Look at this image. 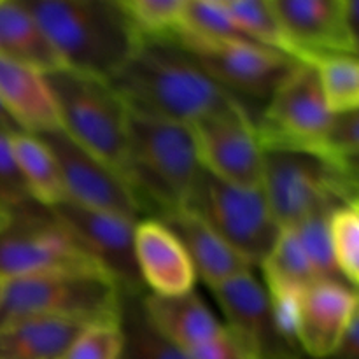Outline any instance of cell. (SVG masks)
<instances>
[{"label": "cell", "instance_id": "d590c367", "mask_svg": "<svg viewBox=\"0 0 359 359\" xmlns=\"http://www.w3.org/2000/svg\"><path fill=\"white\" fill-rule=\"evenodd\" d=\"M9 221H11V212L0 205V230H4V228L7 226V224H9Z\"/></svg>", "mask_w": 359, "mask_h": 359}, {"label": "cell", "instance_id": "9a60e30c", "mask_svg": "<svg viewBox=\"0 0 359 359\" xmlns=\"http://www.w3.org/2000/svg\"><path fill=\"white\" fill-rule=\"evenodd\" d=\"M226 328L255 359H298L302 351L280 335L265 286L248 272L210 287Z\"/></svg>", "mask_w": 359, "mask_h": 359}, {"label": "cell", "instance_id": "d6986e66", "mask_svg": "<svg viewBox=\"0 0 359 359\" xmlns=\"http://www.w3.org/2000/svg\"><path fill=\"white\" fill-rule=\"evenodd\" d=\"M0 102L16 125L30 135L62 130L44 74L0 56Z\"/></svg>", "mask_w": 359, "mask_h": 359}, {"label": "cell", "instance_id": "e575fe53", "mask_svg": "<svg viewBox=\"0 0 359 359\" xmlns=\"http://www.w3.org/2000/svg\"><path fill=\"white\" fill-rule=\"evenodd\" d=\"M0 133L9 137L16 135V133H25L23 130L16 125V121L11 118V114L7 112V109L4 107L2 102H0Z\"/></svg>", "mask_w": 359, "mask_h": 359}, {"label": "cell", "instance_id": "7402d4cb", "mask_svg": "<svg viewBox=\"0 0 359 359\" xmlns=\"http://www.w3.org/2000/svg\"><path fill=\"white\" fill-rule=\"evenodd\" d=\"M86 325L60 318H30L0 328V359H63Z\"/></svg>", "mask_w": 359, "mask_h": 359}, {"label": "cell", "instance_id": "4dcf8cb0", "mask_svg": "<svg viewBox=\"0 0 359 359\" xmlns=\"http://www.w3.org/2000/svg\"><path fill=\"white\" fill-rule=\"evenodd\" d=\"M319 154L346 170L358 174L359 114L358 111L337 112L332 116Z\"/></svg>", "mask_w": 359, "mask_h": 359}, {"label": "cell", "instance_id": "ffe728a7", "mask_svg": "<svg viewBox=\"0 0 359 359\" xmlns=\"http://www.w3.org/2000/svg\"><path fill=\"white\" fill-rule=\"evenodd\" d=\"M142 305L151 325L184 353L203 346L224 328L195 290L175 297L146 291Z\"/></svg>", "mask_w": 359, "mask_h": 359}, {"label": "cell", "instance_id": "4fadbf2b", "mask_svg": "<svg viewBox=\"0 0 359 359\" xmlns=\"http://www.w3.org/2000/svg\"><path fill=\"white\" fill-rule=\"evenodd\" d=\"M51 210L88 258L118 284L121 294L146 293L133 249L135 221L118 214L86 209L69 200Z\"/></svg>", "mask_w": 359, "mask_h": 359}, {"label": "cell", "instance_id": "484cf974", "mask_svg": "<svg viewBox=\"0 0 359 359\" xmlns=\"http://www.w3.org/2000/svg\"><path fill=\"white\" fill-rule=\"evenodd\" d=\"M330 112L358 111L359 65L354 55H328L314 63Z\"/></svg>", "mask_w": 359, "mask_h": 359}, {"label": "cell", "instance_id": "d4e9b609", "mask_svg": "<svg viewBox=\"0 0 359 359\" xmlns=\"http://www.w3.org/2000/svg\"><path fill=\"white\" fill-rule=\"evenodd\" d=\"M224 6L252 42L294 58L291 42L273 9L272 0H224Z\"/></svg>", "mask_w": 359, "mask_h": 359}, {"label": "cell", "instance_id": "30bf717a", "mask_svg": "<svg viewBox=\"0 0 359 359\" xmlns=\"http://www.w3.org/2000/svg\"><path fill=\"white\" fill-rule=\"evenodd\" d=\"M175 41L198 62L217 86L242 105H245V100L265 105L300 63L284 53L251 41H210L188 34H179Z\"/></svg>", "mask_w": 359, "mask_h": 359}, {"label": "cell", "instance_id": "6da1fadb", "mask_svg": "<svg viewBox=\"0 0 359 359\" xmlns=\"http://www.w3.org/2000/svg\"><path fill=\"white\" fill-rule=\"evenodd\" d=\"M109 84L130 112L182 125L241 104L175 39L140 41Z\"/></svg>", "mask_w": 359, "mask_h": 359}, {"label": "cell", "instance_id": "8d00e7d4", "mask_svg": "<svg viewBox=\"0 0 359 359\" xmlns=\"http://www.w3.org/2000/svg\"><path fill=\"white\" fill-rule=\"evenodd\" d=\"M298 359H309V358H305V356H302V358H298Z\"/></svg>", "mask_w": 359, "mask_h": 359}, {"label": "cell", "instance_id": "52a82bcc", "mask_svg": "<svg viewBox=\"0 0 359 359\" xmlns=\"http://www.w3.org/2000/svg\"><path fill=\"white\" fill-rule=\"evenodd\" d=\"M181 209L200 217L252 266L262 265L280 233L262 188H238L205 170L200 172Z\"/></svg>", "mask_w": 359, "mask_h": 359}, {"label": "cell", "instance_id": "f546056e", "mask_svg": "<svg viewBox=\"0 0 359 359\" xmlns=\"http://www.w3.org/2000/svg\"><path fill=\"white\" fill-rule=\"evenodd\" d=\"M312 270L319 280H344L335 265L328 233V216H316L293 228Z\"/></svg>", "mask_w": 359, "mask_h": 359}, {"label": "cell", "instance_id": "ba28073f", "mask_svg": "<svg viewBox=\"0 0 359 359\" xmlns=\"http://www.w3.org/2000/svg\"><path fill=\"white\" fill-rule=\"evenodd\" d=\"M74 272L104 273L51 209L32 202L11 212L9 224L0 230V283Z\"/></svg>", "mask_w": 359, "mask_h": 359}, {"label": "cell", "instance_id": "7c38bea8", "mask_svg": "<svg viewBox=\"0 0 359 359\" xmlns=\"http://www.w3.org/2000/svg\"><path fill=\"white\" fill-rule=\"evenodd\" d=\"M298 62L328 55L358 56V0H272Z\"/></svg>", "mask_w": 359, "mask_h": 359}, {"label": "cell", "instance_id": "277c9868", "mask_svg": "<svg viewBox=\"0 0 359 359\" xmlns=\"http://www.w3.org/2000/svg\"><path fill=\"white\" fill-rule=\"evenodd\" d=\"M359 177L307 151H263L262 191L280 230L358 203Z\"/></svg>", "mask_w": 359, "mask_h": 359}, {"label": "cell", "instance_id": "4316f807", "mask_svg": "<svg viewBox=\"0 0 359 359\" xmlns=\"http://www.w3.org/2000/svg\"><path fill=\"white\" fill-rule=\"evenodd\" d=\"M140 41L175 39L182 28L184 0H119Z\"/></svg>", "mask_w": 359, "mask_h": 359}, {"label": "cell", "instance_id": "ac0fdd59", "mask_svg": "<svg viewBox=\"0 0 359 359\" xmlns=\"http://www.w3.org/2000/svg\"><path fill=\"white\" fill-rule=\"evenodd\" d=\"M156 219L167 224L184 245L196 277H200L209 287L219 286L233 277L252 272L251 263L245 262L235 249H231L189 210L175 209Z\"/></svg>", "mask_w": 359, "mask_h": 359}, {"label": "cell", "instance_id": "2e32d148", "mask_svg": "<svg viewBox=\"0 0 359 359\" xmlns=\"http://www.w3.org/2000/svg\"><path fill=\"white\" fill-rule=\"evenodd\" d=\"M358 318V291L346 280H319L298 298L294 339L309 359L328 358Z\"/></svg>", "mask_w": 359, "mask_h": 359}, {"label": "cell", "instance_id": "9c48e42d", "mask_svg": "<svg viewBox=\"0 0 359 359\" xmlns=\"http://www.w3.org/2000/svg\"><path fill=\"white\" fill-rule=\"evenodd\" d=\"M332 116L318 70L312 63L300 62L263 105L255 121L256 137L262 151L319 154Z\"/></svg>", "mask_w": 359, "mask_h": 359}, {"label": "cell", "instance_id": "f1b7e54d", "mask_svg": "<svg viewBox=\"0 0 359 359\" xmlns=\"http://www.w3.org/2000/svg\"><path fill=\"white\" fill-rule=\"evenodd\" d=\"M328 233L339 273L347 284L359 280V205L339 207L328 216Z\"/></svg>", "mask_w": 359, "mask_h": 359}, {"label": "cell", "instance_id": "8fae6325", "mask_svg": "<svg viewBox=\"0 0 359 359\" xmlns=\"http://www.w3.org/2000/svg\"><path fill=\"white\" fill-rule=\"evenodd\" d=\"M188 126L202 170L238 188H262L263 151L249 109L235 104Z\"/></svg>", "mask_w": 359, "mask_h": 359}, {"label": "cell", "instance_id": "cb8c5ba5", "mask_svg": "<svg viewBox=\"0 0 359 359\" xmlns=\"http://www.w3.org/2000/svg\"><path fill=\"white\" fill-rule=\"evenodd\" d=\"M123 346L119 359H188V354L165 339L147 319L142 294H123L119 312Z\"/></svg>", "mask_w": 359, "mask_h": 359}, {"label": "cell", "instance_id": "7a4b0ae2", "mask_svg": "<svg viewBox=\"0 0 359 359\" xmlns=\"http://www.w3.org/2000/svg\"><path fill=\"white\" fill-rule=\"evenodd\" d=\"M65 69L109 81L140 39L119 0H23Z\"/></svg>", "mask_w": 359, "mask_h": 359}, {"label": "cell", "instance_id": "3957f363", "mask_svg": "<svg viewBox=\"0 0 359 359\" xmlns=\"http://www.w3.org/2000/svg\"><path fill=\"white\" fill-rule=\"evenodd\" d=\"M200 172L188 125L128 111L123 179L144 216L161 217L181 209Z\"/></svg>", "mask_w": 359, "mask_h": 359}, {"label": "cell", "instance_id": "d6a6232c", "mask_svg": "<svg viewBox=\"0 0 359 359\" xmlns=\"http://www.w3.org/2000/svg\"><path fill=\"white\" fill-rule=\"evenodd\" d=\"M35 202L25 186L14 160L9 135L0 133V205L9 212Z\"/></svg>", "mask_w": 359, "mask_h": 359}, {"label": "cell", "instance_id": "836d02e7", "mask_svg": "<svg viewBox=\"0 0 359 359\" xmlns=\"http://www.w3.org/2000/svg\"><path fill=\"white\" fill-rule=\"evenodd\" d=\"M186 354H188V359H255L245 349L244 344L226 326L212 340Z\"/></svg>", "mask_w": 359, "mask_h": 359}, {"label": "cell", "instance_id": "8992f818", "mask_svg": "<svg viewBox=\"0 0 359 359\" xmlns=\"http://www.w3.org/2000/svg\"><path fill=\"white\" fill-rule=\"evenodd\" d=\"M62 132L123 177L126 163V111L109 81L70 69L46 76Z\"/></svg>", "mask_w": 359, "mask_h": 359}, {"label": "cell", "instance_id": "e0dca14e", "mask_svg": "<svg viewBox=\"0 0 359 359\" xmlns=\"http://www.w3.org/2000/svg\"><path fill=\"white\" fill-rule=\"evenodd\" d=\"M133 249L147 293L175 297L193 291L196 280L193 263L167 224L156 217L137 221Z\"/></svg>", "mask_w": 359, "mask_h": 359}, {"label": "cell", "instance_id": "44dd1931", "mask_svg": "<svg viewBox=\"0 0 359 359\" xmlns=\"http://www.w3.org/2000/svg\"><path fill=\"white\" fill-rule=\"evenodd\" d=\"M0 56L44 76L65 69L23 0H0Z\"/></svg>", "mask_w": 359, "mask_h": 359}, {"label": "cell", "instance_id": "5bb4252c", "mask_svg": "<svg viewBox=\"0 0 359 359\" xmlns=\"http://www.w3.org/2000/svg\"><path fill=\"white\" fill-rule=\"evenodd\" d=\"M35 137H39L55 156L69 202L86 209L118 214L135 223L146 217L125 179L104 161L77 146L62 130Z\"/></svg>", "mask_w": 359, "mask_h": 359}, {"label": "cell", "instance_id": "603a6c76", "mask_svg": "<svg viewBox=\"0 0 359 359\" xmlns=\"http://www.w3.org/2000/svg\"><path fill=\"white\" fill-rule=\"evenodd\" d=\"M14 160L32 198L46 209L67 202V189L49 147L30 133L11 135Z\"/></svg>", "mask_w": 359, "mask_h": 359}, {"label": "cell", "instance_id": "83f0119b", "mask_svg": "<svg viewBox=\"0 0 359 359\" xmlns=\"http://www.w3.org/2000/svg\"><path fill=\"white\" fill-rule=\"evenodd\" d=\"M179 34L210 41H251L228 13L224 0H184Z\"/></svg>", "mask_w": 359, "mask_h": 359}, {"label": "cell", "instance_id": "1f68e13d", "mask_svg": "<svg viewBox=\"0 0 359 359\" xmlns=\"http://www.w3.org/2000/svg\"><path fill=\"white\" fill-rule=\"evenodd\" d=\"M123 337L118 323L90 325L77 335L63 359H119Z\"/></svg>", "mask_w": 359, "mask_h": 359}, {"label": "cell", "instance_id": "5b68a950", "mask_svg": "<svg viewBox=\"0 0 359 359\" xmlns=\"http://www.w3.org/2000/svg\"><path fill=\"white\" fill-rule=\"evenodd\" d=\"M121 290L100 272L46 273L0 283V328L30 318L118 323Z\"/></svg>", "mask_w": 359, "mask_h": 359}]
</instances>
